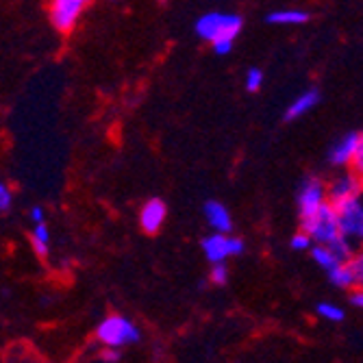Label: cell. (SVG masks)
Here are the masks:
<instances>
[{
	"label": "cell",
	"mask_w": 363,
	"mask_h": 363,
	"mask_svg": "<svg viewBox=\"0 0 363 363\" xmlns=\"http://www.w3.org/2000/svg\"><path fill=\"white\" fill-rule=\"evenodd\" d=\"M87 0H50V20L55 28L68 33L79 22Z\"/></svg>",
	"instance_id": "6"
},
{
	"label": "cell",
	"mask_w": 363,
	"mask_h": 363,
	"mask_svg": "<svg viewBox=\"0 0 363 363\" xmlns=\"http://www.w3.org/2000/svg\"><path fill=\"white\" fill-rule=\"evenodd\" d=\"M203 250L211 263H220L226 261L228 257L240 255L244 250V242L240 238H230L228 233H218L216 230L213 235L203 240Z\"/></svg>",
	"instance_id": "5"
},
{
	"label": "cell",
	"mask_w": 363,
	"mask_h": 363,
	"mask_svg": "<svg viewBox=\"0 0 363 363\" xmlns=\"http://www.w3.org/2000/svg\"><path fill=\"white\" fill-rule=\"evenodd\" d=\"M363 194V179L357 177L354 172L350 174H344V177H337L331 185H328V201L333 205H340L344 201L352 196H359Z\"/></svg>",
	"instance_id": "8"
},
{
	"label": "cell",
	"mask_w": 363,
	"mask_h": 363,
	"mask_svg": "<svg viewBox=\"0 0 363 363\" xmlns=\"http://www.w3.org/2000/svg\"><path fill=\"white\" fill-rule=\"evenodd\" d=\"M311 257H313V261L318 263L320 268H324L326 272L328 270H333L335 266H340V263L344 261L331 246L328 244H318L313 250H311Z\"/></svg>",
	"instance_id": "14"
},
{
	"label": "cell",
	"mask_w": 363,
	"mask_h": 363,
	"mask_svg": "<svg viewBox=\"0 0 363 363\" xmlns=\"http://www.w3.org/2000/svg\"><path fill=\"white\" fill-rule=\"evenodd\" d=\"M118 350H120V348L107 346V350H103V352H101V359H103V361L113 363V361H118V359H120V352H118Z\"/></svg>",
	"instance_id": "25"
},
{
	"label": "cell",
	"mask_w": 363,
	"mask_h": 363,
	"mask_svg": "<svg viewBox=\"0 0 363 363\" xmlns=\"http://www.w3.org/2000/svg\"><path fill=\"white\" fill-rule=\"evenodd\" d=\"M311 244H313V238L307 233V230H301V233H296L291 238V248L294 250H307V248H311Z\"/></svg>",
	"instance_id": "18"
},
{
	"label": "cell",
	"mask_w": 363,
	"mask_h": 363,
	"mask_svg": "<svg viewBox=\"0 0 363 363\" xmlns=\"http://www.w3.org/2000/svg\"><path fill=\"white\" fill-rule=\"evenodd\" d=\"M318 315L331 320V322H342L344 320V311L337 305H331V303H320L318 305Z\"/></svg>",
	"instance_id": "17"
},
{
	"label": "cell",
	"mask_w": 363,
	"mask_h": 363,
	"mask_svg": "<svg viewBox=\"0 0 363 363\" xmlns=\"http://www.w3.org/2000/svg\"><path fill=\"white\" fill-rule=\"evenodd\" d=\"M303 230H307L315 244H333L344 238L337 220V209L331 201L324 203L313 216L303 220Z\"/></svg>",
	"instance_id": "1"
},
{
	"label": "cell",
	"mask_w": 363,
	"mask_h": 363,
	"mask_svg": "<svg viewBox=\"0 0 363 363\" xmlns=\"http://www.w3.org/2000/svg\"><path fill=\"white\" fill-rule=\"evenodd\" d=\"M320 103V94L315 91V89H309V91H303L296 101L289 105V109H287V113H285V118L287 120H296V118H301V116H305V113H309L315 105Z\"/></svg>",
	"instance_id": "12"
},
{
	"label": "cell",
	"mask_w": 363,
	"mask_h": 363,
	"mask_svg": "<svg viewBox=\"0 0 363 363\" xmlns=\"http://www.w3.org/2000/svg\"><path fill=\"white\" fill-rule=\"evenodd\" d=\"M261 85H263V74H261V70H257V68L248 70V74H246V89H248V91H259Z\"/></svg>",
	"instance_id": "19"
},
{
	"label": "cell",
	"mask_w": 363,
	"mask_h": 363,
	"mask_svg": "<svg viewBox=\"0 0 363 363\" xmlns=\"http://www.w3.org/2000/svg\"><path fill=\"white\" fill-rule=\"evenodd\" d=\"M228 279V272H226V266H224V261L220 263H213V268H211V281L216 285H224Z\"/></svg>",
	"instance_id": "20"
},
{
	"label": "cell",
	"mask_w": 363,
	"mask_h": 363,
	"mask_svg": "<svg viewBox=\"0 0 363 363\" xmlns=\"http://www.w3.org/2000/svg\"><path fill=\"white\" fill-rule=\"evenodd\" d=\"M166 216H168L166 203L159 201V198H152V201H148L144 205V209L140 213V224L148 235H155V233H159L163 222H166Z\"/></svg>",
	"instance_id": "9"
},
{
	"label": "cell",
	"mask_w": 363,
	"mask_h": 363,
	"mask_svg": "<svg viewBox=\"0 0 363 363\" xmlns=\"http://www.w3.org/2000/svg\"><path fill=\"white\" fill-rule=\"evenodd\" d=\"M96 337L105 346L124 348V346L135 344L140 340V331L130 320H126L122 315H109V318H105L101 324H98Z\"/></svg>",
	"instance_id": "3"
},
{
	"label": "cell",
	"mask_w": 363,
	"mask_h": 363,
	"mask_svg": "<svg viewBox=\"0 0 363 363\" xmlns=\"http://www.w3.org/2000/svg\"><path fill=\"white\" fill-rule=\"evenodd\" d=\"M350 261H352L354 272H357V285L363 287V248H361V252H357Z\"/></svg>",
	"instance_id": "22"
},
{
	"label": "cell",
	"mask_w": 363,
	"mask_h": 363,
	"mask_svg": "<svg viewBox=\"0 0 363 363\" xmlns=\"http://www.w3.org/2000/svg\"><path fill=\"white\" fill-rule=\"evenodd\" d=\"M213 50L218 55H228L230 50H233V40H222V42H216L213 44Z\"/></svg>",
	"instance_id": "24"
},
{
	"label": "cell",
	"mask_w": 363,
	"mask_h": 363,
	"mask_svg": "<svg viewBox=\"0 0 363 363\" xmlns=\"http://www.w3.org/2000/svg\"><path fill=\"white\" fill-rule=\"evenodd\" d=\"M361 144H363V135H359V133L344 135L331 148V163H333V166H348V163H352V159H354Z\"/></svg>",
	"instance_id": "10"
},
{
	"label": "cell",
	"mask_w": 363,
	"mask_h": 363,
	"mask_svg": "<svg viewBox=\"0 0 363 363\" xmlns=\"http://www.w3.org/2000/svg\"><path fill=\"white\" fill-rule=\"evenodd\" d=\"M324 203H328V187H324V183L320 179H309L301 194H298V211H301V220L313 216Z\"/></svg>",
	"instance_id": "7"
},
{
	"label": "cell",
	"mask_w": 363,
	"mask_h": 363,
	"mask_svg": "<svg viewBox=\"0 0 363 363\" xmlns=\"http://www.w3.org/2000/svg\"><path fill=\"white\" fill-rule=\"evenodd\" d=\"M11 201H13V194H11V189L3 183V185H0V211L7 213L9 207H11Z\"/></svg>",
	"instance_id": "21"
},
{
	"label": "cell",
	"mask_w": 363,
	"mask_h": 363,
	"mask_svg": "<svg viewBox=\"0 0 363 363\" xmlns=\"http://www.w3.org/2000/svg\"><path fill=\"white\" fill-rule=\"evenodd\" d=\"M328 279H331V283L335 287H342V289L357 287V272H354L352 261H342L340 266L328 270Z\"/></svg>",
	"instance_id": "13"
},
{
	"label": "cell",
	"mask_w": 363,
	"mask_h": 363,
	"mask_svg": "<svg viewBox=\"0 0 363 363\" xmlns=\"http://www.w3.org/2000/svg\"><path fill=\"white\" fill-rule=\"evenodd\" d=\"M307 20H309V13L301 9H279L268 16V22L272 24H303Z\"/></svg>",
	"instance_id": "15"
},
{
	"label": "cell",
	"mask_w": 363,
	"mask_h": 363,
	"mask_svg": "<svg viewBox=\"0 0 363 363\" xmlns=\"http://www.w3.org/2000/svg\"><path fill=\"white\" fill-rule=\"evenodd\" d=\"M242 18L235 13H220V11H211L205 13L201 20L196 22V33L203 40L216 44L222 40H235L238 33L242 30Z\"/></svg>",
	"instance_id": "2"
},
{
	"label": "cell",
	"mask_w": 363,
	"mask_h": 363,
	"mask_svg": "<svg viewBox=\"0 0 363 363\" xmlns=\"http://www.w3.org/2000/svg\"><path fill=\"white\" fill-rule=\"evenodd\" d=\"M30 220L35 222V224H38V222H44V209H42V207H33V209H30Z\"/></svg>",
	"instance_id": "26"
},
{
	"label": "cell",
	"mask_w": 363,
	"mask_h": 363,
	"mask_svg": "<svg viewBox=\"0 0 363 363\" xmlns=\"http://www.w3.org/2000/svg\"><path fill=\"white\" fill-rule=\"evenodd\" d=\"M352 172L357 174V177H361L363 179V144L359 146V150H357V155H354V159H352Z\"/></svg>",
	"instance_id": "23"
},
{
	"label": "cell",
	"mask_w": 363,
	"mask_h": 363,
	"mask_svg": "<svg viewBox=\"0 0 363 363\" xmlns=\"http://www.w3.org/2000/svg\"><path fill=\"white\" fill-rule=\"evenodd\" d=\"M33 248H35L38 255H48V244H50V233H48V226L44 222H38L35 228H33V235H30Z\"/></svg>",
	"instance_id": "16"
},
{
	"label": "cell",
	"mask_w": 363,
	"mask_h": 363,
	"mask_svg": "<svg viewBox=\"0 0 363 363\" xmlns=\"http://www.w3.org/2000/svg\"><path fill=\"white\" fill-rule=\"evenodd\" d=\"M205 218H207L209 226L213 230H218V233H228V230L233 228V220H230L228 209L218 201H209L205 205Z\"/></svg>",
	"instance_id": "11"
},
{
	"label": "cell",
	"mask_w": 363,
	"mask_h": 363,
	"mask_svg": "<svg viewBox=\"0 0 363 363\" xmlns=\"http://www.w3.org/2000/svg\"><path fill=\"white\" fill-rule=\"evenodd\" d=\"M342 235L352 244L363 248V194L335 205Z\"/></svg>",
	"instance_id": "4"
}]
</instances>
